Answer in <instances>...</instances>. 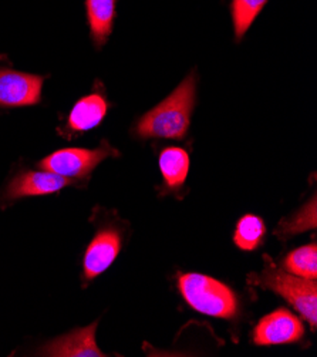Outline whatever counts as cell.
<instances>
[{
    "label": "cell",
    "mask_w": 317,
    "mask_h": 357,
    "mask_svg": "<svg viewBox=\"0 0 317 357\" xmlns=\"http://www.w3.org/2000/svg\"><path fill=\"white\" fill-rule=\"evenodd\" d=\"M304 333L300 320L286 309H279L263 319L255 328L254 342L261 346L297 342Z\"/></svg>",
    "instance_id": "cell-7"
},
{
    "label": "cell",
    "mask_w": 317,
    "mask_h": 357,
    "mask_svg": "<svg viewBox=\"0 0 317 357\" xmlns=\"http://www.w3.org/2000/svg\"><path fill=\"white\" fill-rule=\"evenodd\" d=\"M97 324L83 329H76L60 336L40 349L43 356H70V357H101L102 351L95 344Z\"/></svg>",
    "instance_id": "cell-9"
},
{
    "label": "cell",
    "mask_w": 317,
    "mask_h": 357,
    "mask_svg": "<svg viewBox=\"0 0 317 357\" xmlns=\"http://www.w3.org/2000/svg\"><path fill=\"white\" fill-rule=\"evenodd\" d=\"M310 228H316V198H313L293 220L280 224V231H284L286 235H295Z\"/></svg>",
    "instance_id": "cell-16"
},
{
    "label": "cell",
    "mask_w": 317,
    "mask_h": 357,
    "mask_svg": "<svg viewBox=\"0 0 317 357\" xmlns=\"http://www.w3.org/2000/svg\"><path fill=\"white\" fill-rule=\"evenodd\" d=\"M121 248V239L113 229H101L93 238L83 259L84 278L93 280L116 261Z\"/></svg>",
    "instance_id": "cell-8"
},
{
    "label": "cell",
    "mask_w": 317,
    "mask_h": 357,
    "mask_svg": "<svg viewBox=\"0 0 317 357\" xmlns=\"http://www.w3.org/2000/svg\"><path fill=\"white\" fill-rule=\"evenodd\" d=\"M72 184V180L50 171H22L0 190V208L20 198L54 194Z\"/></svg>",
    "instance_id": "cell-5"
},
{
    "label": "cell",
    "mask_w": 317,
    "mask_h": 357,
    "mask_svg": "<svg viewBox=\"0 0 317 357\" xmlns=\"http://www.w3.org/2000/svg\"><path fill=\"white\" fill-rule=\"evenodd\" d=\"M268 265L261 275L254 276V282L262 288L270 289L284 296L316 329L317 324V288L316 282L296 275H289L276 268L268 258Z\"/></svg>",
    "instance_id": "cell-3"
},
{
    "label": "cell",
    "mask_w": 317,
    "mask_h": 357,
    "mask_svg": "<svg viewBox=\"0 0 317 357\" xmlns=\"http://www.w3.org/2000/svg\"><path fill=\"white\" fill-rule=\"evenodd\" d=\"M118 155L107 142H102L98 149H63L52 153L39 162L45 171L54 172L68 180H79L87 176L102 160Z\"/></svg>",
    "instance_id": "cell-4"
},
{
    "label": "cell",
    "mask_w": 317,
    "mask_h": 357,
    "mask_svg": "<svg viewBox=\"0 0 317 357\" xmlns=\"http://www.w3.org/2000/svg\"><path fill=\"white\" fill-rule=\"evenodd\" d=\"M91 39L97 47L109 40L113 31L117 0H86Z\"/></svg>",
    "instance_id": "cell-11"
},
{
    "label": "cell",
    "mask_w": 317,
    "mask_h": 357,
    "mask_svg": "<svg viewBox=\"0 0 317 357\" xmlns=\"http://www.w3.org/2000/svg\"><path fill=\"white\" fill-rule=\"evenodd\" d=\"M45 77L0 68V107H24L42 98Z\"/></svg>",
    "instance_id": "cell-6"
},
{
    "label": "cell",
    "mask_w": 317,
    "mask_h": 357,
    "mask_svg": "<svg viewBox=\"0 0 317 357\" xmlns=\"http://www.w3.org/2000/svg\"><path fill=\"white\" fill-rule=\"evenodd\" d=\"M268 0H232L231 15L233 20V29L236 40L239 42L245 33L249 30L258 15L266 6Z\"/></svg>",
    "instance_id": "cell-13"
},
{
    "label": "cell",
    "mask_w": 317,
    "mask_h": 357,
    "mask_svg": "<svg viewBox=\"0 0 317 357\" xmlns=\"http://www.w3.org/2000/svg\"><path fill=\"white\" fill-rule=\"evenodd\" d=\"M178 287L187 303L203 314L229 319L238 313L235 294L214 278L201 273L181 275Z\"/></svg>",
    "instance_id": "cell-2"
},
{
    "label": "cell",
    "mask_w": 317,
    "mask_h": 357,
    "mask_svg": "<svg viewBox=\"0 0 317 357\" xmlns=\"http://www.w3.org/2000/svg\"><path fill=\"white\" fill-rule=\"evenodd\" d=\"M196 76L192 71L164 101L141 117L135 131L141 138H183L191 123Z\"/></svg>",
    "instance_id": "cell-1"
},
{
    "label": "cell",
    "mask_w": 317,
    "mask_h": 357,
    "mask_svg": "<svg viewBox=\"0 0 317 357\" xmlns=\"http://www.w3.org/2000/svg\"><path fill=\"white\" fill-rule=\"evenodd\" d=\"M160 169L169 188L181 187L190 171V157L184 149L167 147L160 154Z\"/></svg>",
    "instance_id": "cell-12"
},
{
    "label": "cell",
    "mask_w": 317,
    "mask_h": 357,
    "mask_svg": "<svg viewBox=\"0 0 317 357\" xmlns=\"http://www.w3.org/2000/svg\"><path fill=\"white\" fill-rule=\"evenodd\" d=\"M266 234L263 221L256 215H245L236 225L235 243L243 251H254L261 243Z\"/></svg>",
    "instance_id": "cell-15"
},
{
    "label": "cell",
    "mask_w": 317,
    "mask_h": 357,
    "mask_svg": "<svg viewBox=\"0 0 317 357\" xmlns=\"http://www.w3.org/2000/svg\"><path fill=\"white\" fill-rule=\"evenodd\" d=\"M107 114V101L101 94H90L76 102L68 116V128L84 132L97 127Z\"/></svg>",
    "instance_id": "cell-10"
},
{
    "label": "cell",
    "mask_w": 317,
    "mask_h": 357,
    "mask_svg": "<svg viewBox=\"0 0 317 357\" xmlns=\"http://www.w3.org/2000/svg\"><path fill=\"white\" fill-rule=\"evenodd\" d=\"M285 268L300 278L316 280L317 278V246L316 243L302 246L286 258Z\"/></svg>",
    "instance_id": "cell-14"
}]
</instances>
